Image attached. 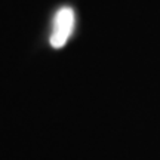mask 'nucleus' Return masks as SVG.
I'll list each match as a JSON object with an SVG mask.
<instances>
[{"mask_svg": "<svg viewBox=\"0 0 160 160\" xmlns=\"http://www.w3.org/2000/svg\"><path fill=\"white\" fill-rule=\"evenodd\" d=\"M73 30H74V11L68 6H64L57 12L53 19L51 45L57 49L62 48L70 39V36L73 34Z\"/></svg>", "mask_w": 160, "mask_h": 160, "instance_id": "1", "label": "nucleus"}]
</instances>
